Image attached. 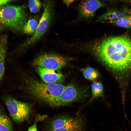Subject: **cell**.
<instances>
[{
    "label": "cell",
    "mask_w": 131,
    "mask_h": 131,
    "mask_svg": "<svg viewBox=\"0 0 131 131\" xmlns=\"http://www.w3.org/2000/svg\"><path fill=\"white\" fill-rule=\"evenodd\" d=\"M27 82V89L32 97L52 107L58 106L65 86L60 83H47L30 78Z\"/></svg>",
    "instance_id": "7a4b0ae2"
},
{
    "label": "cell",
    "mask_w": 131,
    "mask_h": 131,
    "mask_svg": "<svg viewBox=\"0 0 131 131\" xmlns=\"http://www.w3.org/2000/svg\"><path fill=\"white\" fill-rule=\"evenodd\" d=\"M28 4L30 11L33 13L39 12L41 6V2L37 0H30L28 2Z\"/></svg>",
    "instance_id": "ac0fdd59"
},
{
    "label": "cell",
    "mask_w": 131,
    "mask_h": 131,
    "mask_svg": "<svg viewBox=\"0 0 131 131\" xmlns=\"http://www.w3.org/2000/svg\"><path fill=\"white\" fill-rule=\"evenodd\" d=\"M43 11L33 35L23 44L25 47L33 45L38 41L47 31L52 19L53 3L51 1H46L43 4Z\"/></svg>",
    "instance_id": "277c9868"
},
{
    "label": "cell",
    "mask_w": 131,
    "mask_h": 131,
    "mask_svg": "<svg viewBox=\"0 0 131 131\" xmlns=\"http://www.w3.org/2000/svg\"><path fill=\"white\" fill-rule=\"evenodd\" d=\"M86 123L84 117L80 115L78 120L74 123L62 128L50 129L49 131H84Z\"/></svg>",
    "instance_id": "7c38bea8"
},
{
    "label": "cell",
    "mask_w": 131,
    "mask_h": 131,
    "mask_svg": "<svg viewBox=\"0 0 131 131\" xmlns=\"http://www.w3.org/2000/svg\"><path fill=\"white\" fill-rule=\"evenodd\" d=\"M5 101L14 121L16 122H21L28 119L31 110L29 106L27 103L10 97H6Z\"/></svg>",
    "instance_id": "5b68a950"
},
{
    "label": "cell",
    "mask_w": 131,
    "mask_h": 131,
    "mask_svg": "<svg viewBox=\"0 0 131 131\" xmlns=\"http://www.w3.org/2000/svg\"><path fill=\"white\" fill-rule=\"evenodd\" d=\"M28 16L22 6L5 5L0 8V31L8 28L17 32L22 31Z\"/></svg>",
    "instance_id": "3957f363"
},
{
    "label": "cell",
    "mask_w": 131,
    "mask_h": 131,
    "mask_svg": "<svg viewBox=\"0 0 131 131\" xmlns=\"http://www.w3.org/2000/svg\"><path fill=\"white\" fill-rule=\"evenodd\" d=\"M119 26L126 28H131V18L125 17L108 21Z\"/></svg>",
    "instance_id": "e0dca14e"
},
{
    "label": "cell",
    "mask_w": 131,
    "mask_h": 131,
    "mask_svg": "<svg viewBox=\"0 0 131 131\" xmlns=\"http://www.w3.org/2000/svg\"><path fill=\"white\" fill-rule=\"evenodd\" d=\"M33 64L36 66L56 71L64 67L66 63L65 59L61 56L48 53L38 56L34 60Z\"/></svg>",
    "instance_id": "52a82bcc"
},
{
    "label": "cell",
    "mask_w": 131,
    "mask_h": 131,
    "mask_svg": "<svg viewBox=\"0 0 131 131\" xmlns=\"http://www.w3.org/2000/svg\"><path fill=\"white\" fill-rule=\"evenodd\" d=\"M7 37L3 36L0 39V82L5 71V59L7 51Z\"/></svg>",
    "instance_id": "8fae6325"
},
{
    "label": "cell",
    "mask_w": 131,
    "mask_h": 131,
    "mask_svg": "<svg viewBox=\"0 0 131 131\" xmlns=\"http://www.w3.org/2000/svg\"><path fill=\"white\" fill-rule=\"evenodd\" d=\"M92 95L90 100L84 106L86 105L94 100L99 98L103 97V87L101 82H94L91 85Z\"/></svg>",
    "instance_id": "4fadbf2b"
},
{
    "label": "cell",
    "mask_w": 131,
    "mask_h": 131,
    "mask_svg": "<svg viewBox=\"0 0 131 131\" xmlns=\"http://www.w3.org/2000/svg\"><path fill=\"white\" fill-rule=\"evenodd\" d=\"M37 20L35 19H32L27 22L24 26L22 31L28 34H31L34 33L38 25Z\"/></svg>",
    "instance_id": "9a60e30c"
},
{
    "label": "cell",
    "mask_w": 131,
    "mask_h": 131,
    "mask_svg": "<svg viewBox=\"0 0 131 131\" xmlns=\"http://www.w3.org/2000/svg\"><path fill=\"white\" fill-rule=\"evenodd\" d=\"M36 70L43 82L48 83H57L62 82L65 76L61 73L56 70L36 66Z\"/></svg>",
    "instance_id": "ba28073f"
},
{
    "label": "cell",
    "mask_w": 131,
    "mask_h": 131,
    "mask_svg": "<svg viewBox=\"0 0 131 131\" xmlns=\"http://www.w3.org/2000/svg\"><path fill=\"white\" fill-rule=\"evenodd\" d=\"M104 4L98 0H87L82 2L79 6L81 16L86 18L93 16L96 10L104 6Z\"/></svg>",
    "instance_id": "9c48e42d"
},
{
    "label": "cell",
    "mask_w": 131,
    "mask_h": 131,
    "mask_svg": "<svg viewBox=\"0 0 131 131\" xmlns=\"http://www.w3.org/2000/svg\"><path fill=\"white\" fill-rule=\"evenodd\" d=\"M96 54L107 66L123 71L131 68V39L125 36L106 39L96 48Z\"/></svg>",
    "instance_id": "6da1fadb"
},
{
    "label": "cell",
    "mask_w": 131,
    "mask_h": 131,
    "mask_svg": "<svg viewBox=\"0 0 131 131\" xmlns=\"http://www.w3.org/2000/svg\"><path fill=\"white\" fill-rule=\"evenodd\" d=\"M38 120V119L37 120L35 123L28 128L27 131H38L36 125L37 122Z\"/></svg>",
    "instance_id": "ffe728a7"
},
{
    "label": "cell",
    "mask_w": 131,
    "mask_h": 131,
    "mask_svg": "<svg viewBox=\"0 0 131 131\" xmlns=\"http://www.w3.org/2000/svg\"><path fill=\"white\" fill-rule=\"evenodd\" d=\"M115 131H124L121 128L117 126Z\"/></svg>",
    "instance_id": "cb8c5ba5"
},
{
    "label": "cell",
    "mask_w": 131,
    "mask_h": 131,
    "mask_svg": "<svg viewBox=\"0 0 131 131\" xmlns=\"http://www.w3.org/2000/svg\"><path fill=\"white\" fill-rule=\"evenodd\" d=\"M13 129L12 123L9 117L0 113V131H12Z\"/></svg>",
    "instance_id": "5bb4252c"
},
{
    "label": "cell",
    "mask_w": 131,
    "mask_h": 131,
    "mask_svg": "<svg viewBox=\"0 0 131 131\" xmlns=\"http://www.w3.org/2000/svg\"><path fill=\"white\" fill-rule=\"evenodd\" d=\"M13 1L9 0H0V8L2 6L7 4L11 1Z\"/></svg>",
    "instance_id": "44dd1931"
},
{
    "label": "cell",
    "mask_w": 131,
    "mask_h": 131,
    "mask_svg": "<svg viewBox=\"0 0 131 131\" xmlns=\"http://www.w3.org/2000/svg\"><path fill=\"white\" fill-rule=\"evenodd\" d=\"M80 116L77 115L75 117H73L66 115L58 117L52 121L49 130L62 128L72 124L78 120Z\"/></svg>",
    "instance_id": "30bf717a"
},
{
    "label": "cell",
    "mask_w": 131,
    "mask_h": 131,
    "mask_svg": "<svg viewBox=\"0 0 131 131\" xmlns=\"http://www.w3.org/2000/svg\"><path fill=\"white\" fill-rule=\"evenodd\" d=\"M122 12L124 17L131 18V11L128 8L126 7L124 8Z\"/></svg>",
    "instance_id": "d6986e66"
},
{
    "label": "cell",
    "mask_w": 131,
    "mask_h": 131,
    "mask_svg": "<svg viewBox=\"0 0 131 131\" xmlns=\"http://www.w3.org/2000/svg\"><path fill=\"white\" fill-rule=\"evenodd\" d=\"M115 11L118 19L124 17L122 12L117 10H115Z\"/></svg>",
    "instance_id": "7402d4cb"
},
{
    "label": "cell",
    "mask_w": 131,
    "mask_h": 131,
    "mask_svg": "<svg viewBox=\"0 0 131 131\" xmlns=\"http://www.w3.org/2000/svg\"><path fill=\"white\" fill-rule=\"evenodd\" d=\"M74 0H64L63 1L68 6L70 5L73 1Z\"/></svg>",
    "instance_id": "603a6c76"
},
{
    "label": "cell",
    "mask_w": 131,
    "mask_h": 131,
    "mask_svg": "<svg viewBox=\"0 0 131 131\" xmlns=\"http://www.w3.org/2000/svg\"><path fill=\"white\" fill-rule=\"evenodd\" d=\"M81 71L85 77L87 79L93 81L99 76L98 72L91 67H87L81 69Z\"/></svg>",
    "instance_id": "2e32d148"
},
{
    "label": "cell",
    "mask_w": 131,
    "mask_h": 131,
    "mask_svg": "<svg viewBox=\"0 0 131 131\" xmlns=\"http://www.w3.org/2000/svg\"><path fill=\"white\" fill-rule=\"evenodd\" d=\"M88 96L86 89L79 88L73 84H69L65 87L60 97L58 106L82 101Z\"/></svg>",
    "instance_id": "8992f818"
}]
</instances>
